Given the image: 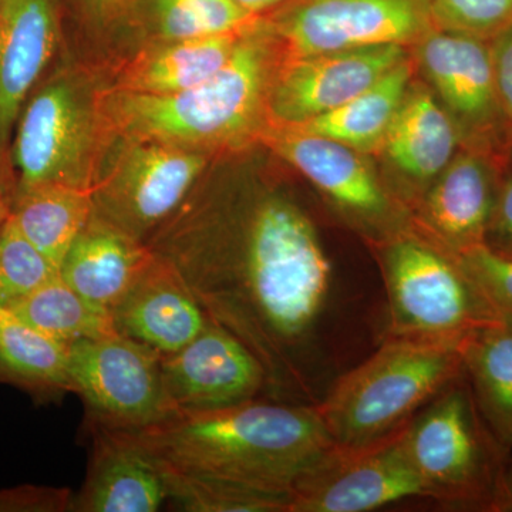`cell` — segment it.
<instances>
[{
	"instance_id": "obj_14",
	"label": "cell",
	"mask_w": 512,
	"mask_h": 512,
	"mask_svg": "<svg viewBox=\"0 0 512 512\" xmlns=\"http://www.w3.org/2000/svg\"><path fill=\"white\" fill-rule=\"evenodd\" d=\"M62 0H0V197L15 191L10 144L20 111L55 55Z\"/></svg>"
},
{
	"instance_id": "obj_15",
	"label": "cell",
	"mask_w": 512,
	"mask_h": 512,
	"mask_svg": "<svg viewBox=\"0 0 512 512\" xmlns=\"http://www.w3.org/2000/svg\"><path fill=\"white\" fill-rule=\"evenodd\" d=\"M269 140L342 214L365 227H393V202L356 148L302 128L274 124Z\"/></svg>"
},
{
	"instance_id": "obj_24",
	"label": "cell",
	"mask_w": 512,
	"mask_h": 512,
	"mask_svg": "<svg viewBox=\"0 0 512 512\" xmlns=\"http://www.w3.org/2000/svg\"><path fill=\"white\" fill-rule=\"evenodd\" d=\"M93 212V190L46 184L15 191L8 217L60 269Z\"/></svg>"
},
{
	"instance_id": "obj_31",
	"label": "cell",
	"mask_w": 512,
	"mask_h": 512,
	"mask_svg": "<svg viewBox=\"0 0 512 512\" xmlns=\"http://www.w3.org/2000/svg\"><path fill=\"white\" fill-rule=\"evenodd\" d=\"M457 256L500 325L512 330V255L480 244Z\"/></svg>"
},
{
	"instance_id": "obj_6",
	"label": "cell",
	"mask_w": 512,
	"mask_h": 512,
	"mask_svg": "<svg viewBox=\"0 0 512 512\" xmlns=\"http://www.w3.org/2000/svg\"><path fill=\"white\" fill-rule=\"evenodd\" d=\"M382 269L389 302L387 338L461 345L503 328L457 255L410 232L387 238Z\"/></svg>"
},
{
	"instance_id": "obj_30",
	"label": "cell",
	"mask_w": 512,
	"mask_h": 512,
	"mask_svg": "<svg viewBox=\"0 0 512 512\" xmlns=\"http://www.w3.org/2000/svg\"><path fill=\"white\" fill-rule=\"evenodd\" d=\"M57 275L60 269L6 218L0 228V305L8 308Z\"/></svg>"
},
{
	"instance_id": "obj_34",
	"label": "cell",
	"mask_w": 512,
	"mask_h": 512,
	"mask_svg": "<svg viewBox=\"0 0 512 512\" xmlns=\"http://www.w3.org/2000/svg\"><path fill=\"white\" fill-rule=\"evenodd\" d=\"M488 47L498 100L505 117L512 124V22L491 37Z\"/></svg>"
},
{
	"instance_id": "obj_13",
	"label": "cell",
	"mask_w": 512,
	"mask_h": 512,
	"mask_svg": "<svg viewBox=\"0 0 512 512\" xmlns=\"http://www.w3.org/2000/svg\"><path fill=\"white\" fill-rule=\"evenodd\" d=\"M161 370L177 414L225 409L268 393L261 360L212 320L185 348L161 357Z\"/></svg>"
},
{
	"instance_id": "obj_2",
	"label": "cell",
	"mask_w": 512,
	"mask_h": 512,
	"mask_svg": "<svg viewBox=\"0 0 512 512\" xmlns=\"http://www.w3.org/2000/svg\"><path fill=\"white\" fill-rule=\"evenodd\" d=\"M134 434L175 470L289 495L336 447L315 404L262 397L180 413Z\"/></svg>"
},
{
	"instance_id": "obj_21",
	"label": "cell",
	"mask_w": 512,
	"mask_h": 512,
	"mask_svg": "<svg viewBox=\"0 0 512 512\" xmlns=\"http://www.w3.org/2000/svg\"><path fill=\"white\" fill-rule=\"evenodd\" d=\"M247 28L202 39H157L124 64L113 87L134 93L171 94L204 83L231 59Z\"/></svg>"
},
{
	"instance_id": "obj_8",
	"label": "cell",
	"mask_w": 512,
	"mask_h": 512,
	"mask_svg": "<svg viewBox=\"0 0 512 512\" xmlns=\"http://www.w3.org/2000/svg\"><path fill=\"white\" fill-rule=\"evenodd\" d=\"M107 147L116 153L94 181V214L144 242L187 200L210 160L154 140L111 137Z\"/></svg>"
},
{
	"instance_id": "obj_22",
	"label": "cell",
	"mask_w": 512,
	"mask_h": 512,
	"mask_svg": "<svg viewBox=\"0 0 512 512\" xmlns=\"http://www.w3.org/2000/svg\"><path fill=\"white\" fill-rule=\"evenodd\" d=\"M456 121L424 89L406 94L392 126L384 136L387 157L403 177L429 184L456 157Z\"/></svg>"
},
{
	"instance_id": "obj_26",
	"label": "cell",
	"mask_w": 512,
	"mask_h": 512,
	"mask_svg": "<svg viewBox=\"0 0 512 512\" xmlns=\"http://www.w3.org/2000/svg\"><path fill=\"white\" fill-rule=\"evenodd\" d=\"M464 375L494 436L512 450V330H483L461 343Z\"/></svg>"
},
{
	"instance_id": "obj_39",
	"label": "cell",
	"mask_w": 512,
	"mask_h": 512,
	"mask_svg": "<svg viewBox=\"0 0 512 512\" xmlns=\"http://www.w3.org/2000/svg\"><path fill=\"white\" fill-rule=\"evenodd\" d=\"M9 214V205L8 202L3 200L2 197H0V228H2L3 222H5L6 218H8Z\"/></svg>"
},
{
	"instance_id": "obj_38",
	"label": "cell",
	"mask_w": 512,
	"mask_h": 512,
	"mask_svg": "<svg viewBox=\"0 0 512 512\" xmlns=\"http://www.w3.org/2000/svg\"><path fill=\"white\" fill-rule=\"evenodd\" d=\"M504 488H505V500H507V510L512 511V460L508 461L507 471H505V480H504Z\"/></svg>"
},
{
	"instance_id": "obj_19",
	"label": "cell",
	"mask_w": 512,
	"mask_h": 512,
	"mask_svg": "<svg viewBox=\"0 0 512 512\" xmlns=\"http://www.w3.org/2000/svg\"><path fill=\"white\" fill-rule=\"evenodd\" d=\"M500 181L478 153L458 154L424 194L421 217L437 244L451 254L487 242Z\"/></svg>"
},
{
	"instance_id": "obj_35",
	"label": "cell",
	"mask_w": 512,
	"mask_h": 512,
	"mask_svg": "<svg viewBox=\"0 0 512 512\" xmlns=\"http://www.w3.org/2000/svg\"><path fill=\"white\" fill-rule=\"evenodd\" d=\"M498 251L512 255V174L501 181L487 242Z\"/></svg>"
},
{
	"instance_id": "obj_12",
	"label": "cell",
	"mask_w": 512,
	"mask_h": 512,
	"mask_svg": "<svg viewBox=\"0 0 512 512\" xmlns=\"http://www.w3.org/2000/svg\"><path fill=\"white\" fill-rule=\"evenodd\" d=\"M403 60L406 53L402 45L295 57L275 73L266 113L274 124L301 126L348 103Z\"/></svg>"
},
{
	"instance_id": "obj_32",
	"label": "cell",
	"mask_w": 512,
	"mask_h": 512,
	"mask_svg": "<svg viewBox=\"0 0 512 512\" xmlns=\"http://www.w3.org/2000/svg\"><path fill=\"white\" fill-rule=\"evenodd\" d=\"M437 29L488 40L512 22V0H431Z\"/></svg>"
},
{
	"instance_id": "obj_11",
	"label": "cell",
	"mask_w": 512,
	"mask_h": 512,
	"mask_svg": "<svg viewBox=\"0 0 512 512\" xmlns=\"http://www.w3.org/2000/svg\"><path fill=\"white\" fill-rule=\"evenodd\" d=\"M427 497L400 433L363 448L335 447L292 495L291 512H367Z\"/></svg>"
},
{
	"instance_id": "obj_37",
	"label": "cell",
	"mask_w": 512,
	"mask_h": 512,
	"mask_svg": "<svg viewBox=\"0 0 512 512\" xmlns=\"http://www.w3.org/2000/svg\"><path fill=\"white\" fill-rule=\"evenodd\" d=\"M245 10L255 16L268 15L269 12L278 8L285 0H235Z\"/></svg>"
},
{
	"instance_id": "obj_3",
	"label": "cell",
	"mask_w": 512,
	"mask_h": 512,
	"mask_svg": "<svg viewBox=\"0 0 512 512\" xmlns=\"http://www.w3.org/2000/svg\"><path fill=\"white\" fill-rule=\"evenodd\" d=\"M276 40L268 20L258 16L231 59L204 83L171 94L116 87L97 93L107 137L161 141L205 153L239 143L268 116Z\"/></svg>"
},
{
	"instance_id": "obj_23",
	"label": "cell",
	"mask_w": 512,
	"mask_h": 512,
	"mask_svg": "<svg viewBox=\"0 0 512 512\" xmlns=\"http://www.w3.org/2000/svg\"><path fill=\"white\" fill-rule=\"evenodd\" d=\"M0 384L29 394L37 404L57 403L74 387L69 346L49 338L0 305Z\"/></svg>"
},
{
	"instance_id": "obj_18",
	"label": "cell",
	"mask_w": 512,
	"mask_h": 512,
	"mask_svg": "<svg viewBox=\"0 0 512 512\" xmlns=\"http://www.w3.org/2000/svg\"><path fill=\"white\" fill-rule=\"evenodd\" d=\"M92 454L76 512H156L168 500L156 458L131 431L89 424Z\"/></svg>"
},
{
	"instance_id": "obj_36",
	"label": "cell",
	"mask_w": 512,
	"mask_h": 512,
	"mask_svg": "<svg viewBox=\"0 0 512 512\" xmlns=\"http://www.w3.org/2000/svg\"><path fill=\"white\" fill-rule=\"evenodd\" d=\"M138 0H79L89 18L100 23L127 20Z\"/></svg>"
},
{
	"instance_id": "obj_29",
	"label": "cell",
	"mask_w": 512,
	"mask_h": 512,
	"mask_svg": "<svg viewBox=\"0 0 512 512\" xmlns=\"http://www.w3.org/2000/svg\"><path fill=\"white\" fill-rule=\"evenodd\" d=\"M157 461V460H156ZM168 500L188 512H291L292 495L217 477L183 473L157 461Z\"/></svg>"
},
{
	"instance_id": "obj_28",
	"label": "cell",
	"mask_w": 512,
	"mask_h": 512,
	"mask_svg": "<svg viewBox=\"0 0 512 512\" xmlns=\"http://www.w3.org/2000/svg\"><path fill=\"white\" fill-rule=\"evenodd\" d=\"M256 18L235 0H138L128 16L158 40L228 35L247 28Z\"/></svg>"
},
{
	"instance_id": "obj_7",
	"label": "cell",
	"mask_w": 512,
	"mask_h": 512,
	"mask_svg": "<svg viewBox=\"0 0 512 512\" xmlns=\"http://www.w3.org/2000/svg\"><path fill=\"white\" fill-rule=\"evenodd\" d=\"M107 144L97 94L70 74L52 77L30 94L16 121L10 144L15 191L46 184L93 190Z\"/></svg>"
},
{
	"instance_id": "obj_25",
	"label": "cell",
	"mask_w": 512,
	"mask_h": 512,
	"mask_svg": "<svg viewBox=\"0 0 512 512\" xmlns=\"http://www.w3.org/2000/svg\"><path fill=\"white\" fill-rule=\"evenodd\" d=\"M412 66L407 60L393 67L365 92L338 109L292 126L365 150L384 140L404 97L410 90Z\"/></svg>"
},
{
	"instance_id": "obj_16",
	"label": "cell",
	"mask_w": 512,
	"mask_h": 512,
	"mask_svg": "<svg viewBox=\"0 0 512 512\" xmlns=\"http://www.w3.org/2000/svg\"><path fill=\"white\" fill-rule=\"evenodd\" d=\"M420 63L450 116L468 133L493 136L508 121L495 89L487 40L437 29L423 37Z\"/></svg>"
},
{
	"instance_id": "obj_9",
	"label": "cell",
	"mask_w": 512,
	"mask_h": 512,
	"mask_svg": "<svg viewBox=\"0 0 512 512\" xmlns=\"http://www.w3.org/2000/svg\"><path fill=\"white\" fill-rule=\"evenodd\" d=\"M69 372L87 424L134 433L177 416L161 356L120 333L70 345Z\"/></svg>"
},
{
	"instance_id": "obj_17",
	"label": "cell",
	"mask_w": 512,
	"mask_h": 512,
	"mask_svg": "<svg viewBox=\"0 0 512 512\" xmlns=\"http://www.w3.org/2000/svg\"><path fill=\"white\" fill-rule=\"evenodd\" d=\"M111 316L117 333L161 357L185 348L211 322L173 265L156 254Z\"/></svg>"
},
{
	"instance_id": "obj_1",
	"label": "cell",
	"mask_w": 512,
	"mask_h": 512,
	"mask_svg": "<svg viewBox=\"0 0 512 512\" xmlns=\"http://www.w3.org/2000/svg\"><path fill=\"white\" fill-rule=\"evenodd\" d=\"M194 217L202 222L174 212L148 247L173 265L208 318L261 360L269 399L309 404L332 289V264L311 217L281 192L256 195L229 218Z\"/></svg>"
},
{
	"instance_id": "obj_33",
	"label": "cell",
	"mask_w": 512,
	"mask_h": 512,
	"mask_svg": "<svg viewBox=\"0 0 512 512\" xmlns=\"http://www.w3.org/2000/svg\"><path fill=\"white\" fill-rule=\"evenodd\" d=\"M73 500L69 488L25 484L0 490V512H67Z\"/></svg>"
},
{
	"instance_id": "obj_5",
	"label": "cell",
	"mask_w": 512,
	"mask_h": 512,
	"mask_svg": "<svg viewBox=\"0 0 512 512\" xmlns=\"http://www.w3.org/2000/svg\"><path fill=\"white\" fill-rule=\"evenodd\" d=\"M400 440L427 497L467 510H507L508 450L485 423L464 373L413 417Z\"/></svg>"
},
{
	"instance_id": "obj_10",
	"label": "cell",
	"mask_w": 512,
	"mask_h": 512,
	"mask_svg": "<svg viewBox=\"0 0 512 512\" xmlns=\"http://www.w3.org/2000/svg\"><path fill=\"white\" fill-rule=\"evenodd\" d=\"M431 0H285L264 15L293 56L423 39Z\"/></svg>"
},
{
	"instance_id": "obj_20",
	"label": "cell",
	"mask_w": 512,
	"mask_h": 512,
	"mask_svg": "<svg viewBox=\"0 0 512 512\" xmlns=\"http://www.w3.org/2000/svg\"><path fill=\"white\" fill-rule=\"evenodd\" d=\"M153 256L147 242L93 212L64 256L60 276L84 298L111 312Z\"/></svg>"
},
{
	"instance_id": "obj_27",
	"label": "cell",
	"mask_w": 512,
	"mask_h": 512,
	"mask_svg": "<svg viewBox=\"0 0 512 512\" xmlns=\"http://www.w3.org/2000/svg\"><path fill=\"white\" fill-rule=\"evenodd\" d=\"M8 309L66 346L117 333L109 309L84 298L60 275L12 303Z\"/></svg>"
},
{
	"instance_id": "obj_4",
	"label": "cell",
	"mask_w": 512,
	"mask_h": 512,
	"mask_svg": "<svg viewBox=\"0 0 512 512\" xmlns=\"http://www.w3.org/2000/svg\"><path fill=\"white\" fill-rule=\"evenodd\" d=\"M461 345L387 338L316 403L330 439L363 448L396 436L413 417L464 373Z\"/></svg>"
}]
</instances>
